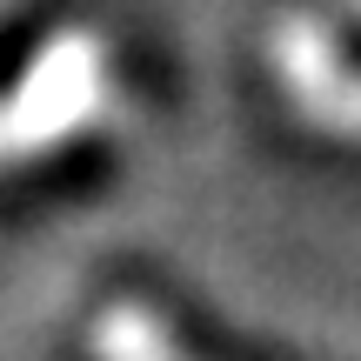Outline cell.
<instances>
[{"instance_id":"1","label":"cell","mask_w":361,"mask_h":361,"mask_svg":"<svg viewBox=\"0 0 361 361\" xmlns=\"http://www.w3.org/2000/svg\"><path fill=\"white\" fill-rule=\"evenodd\" d=\"M107 94V67H101V47L80 34L54 40L34 67H27L20 94L0 107V161H27L40 147L67 141L80 121L101 107Z\"/></svg>"},{"instance_id":"2","label":"cell","mask_w":361,"mask_h":361,"mask_svg":"<svg viewBox=\"0 0 361 361\" xmlns=\"http://www.w3.org/2000/svg\"><path fill=\"white\" fill-rule=\"evenodd\" d=\"M94 355H101V361H188L168 341V328H161L154 314H141V308L101 314V328H94Z\"/></svg>"}]
</instances>
